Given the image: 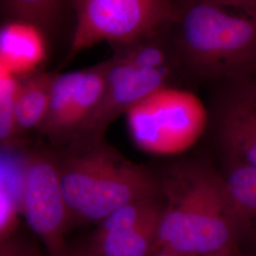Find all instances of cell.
<instances>
[{
  "label": "cell",
  "instance_id": "cell-1",
  "mask_svg": "<svg viewBox=\"0 0 256 256\" xmlns=\"http://www.w3.org/2000/svg\"><path fill=\"white\" fill-rule=\"evenodd\" d=\"M162 192L156 250L206 256L236 245L238 230L223 178L200 167L178 168L162 183Z\"/></svg>",
  "mask_w": 256,
  "mask_h": 256
},
{
  "label": "cell",
  "instance_id": "cell-2",
  "mask_svg": "<svg viewBox=\"0 0 256 256\" xmlns=\"http://www.w3.org/2000/svg\"><path fill=\"white\" fill-rule=\"evenodd\" d=\"M173 28L178 64L204 78L256 72V8L184 0Z\"/></svg>",
  "mask_w": 256,
  "mask_h": 256
},
{
  "label": "cell",
  "instance_id": "cell-3",
  "mask_svg": "<svg viewBox=\"0 0 256 256\" xmlns=\"http://www.w3.org/2000/svg\"><path fill=\"white\" fill-rule=\"evenodd\" d=\"M100 142H86L58 160L72 222L99 224L120 206L162 192L151 171Z\"/></svg>",
  "mask_w": 256,
  "mask_h": 256
},
{
  "label": "cell",
  "instance_id": "cell-4",
  "mask_svg": "<svg viewBox=\"0 0 256 256\" xmlns=\"http://www.w3.org/2000/svg\"><path fill=\"white\" fill-rule=\"evenodd\" d=\"M76 24L64 63L101 42L124 46L174 27V0H72Z\"/></svg>",
  "mask_w": 256,
  "mask_h": 256
},
{
  "label": "cell",
  "instance_id": "cell-5",
  "mask_svg": "<svg viewBox=\"0 0 256 256\" xmlns=\"http://www.w3.org/2000/svg\"><path fill=\"white\" fill-rule=\"evenodd\" d=\"M126 124L133 142L155 155L180 154L202 137L208 112L191 92L165 86L128 110Z\"/></svg>",
  "mask_w": 256,
  "mask_h": 256
},
{
  "label": "cell",
  "instance_id": "cell-6",
  "mask_svg": "<svg viewBox=\"0 0 256 256\" xmlns=\"http://www.w3.org/2000/svg\"><path fill=\"white\" fill-rule=\"evenodd\" d=\"M21 214L50 256H66L64 236L72 224L64 200L58 160L34 153L24 162Z\"/></svg>",
  "mask_w": 256,
  "mask_h": 256
},
{
  "label": "cell",
  "instance_id": "cell-7",
  "mask_svg": "<svg viewBox=\"0 0 256 256\" xmlns=\"http://www.w3.org/2000/svg\"><path fill=\"white\" fill-rule=\"evenodd\" d=\"M102 98L72 140L78 144L101 140L110 124L128 110L156 90L169 86L174 68L166 66L156 70H138L115 54Z\"/></svg>",
  "mask_w": 256,
  "mask_h": 256
},
{
  "label": "cell",
  "instance_id": "cell-8",
  "mask_svg": "<svg viewBox=\"0 0 256 256\" xmlns=\"http://www.w3.org/2000/svg\"><path fill=\"white\" fill-rule=\"evenodd\" d=\"M232 80L220 106L221 136L236 164L256 168V72Z\"/></svg>",
  "mask_w": 256,
  "mask_h": 256
},
{
  "label": "cell",
  "instance_id": "cell-9",
  "mask_svg": "<svg viewBox=\"0 0 256 256\" xmlns=\"http://www.w3.org/2000/svg\"><path fill=\"white\" fill-rule=\"evenodd\" d=\"M162 212L135 227L94 234L88 248L100 256H151L156 250Z\"/></svg>",
  "mask_w": 256,
  "mask_h": 256
},
{
  "label": "cell",
  "instance_id": "cell-10",
  "mask_svg": "<svg viewBox=\"0 0 256 256\" xmlns=\"http://www.w3.org/2000/svg\"><path fill=\"white\" fill-rule=\"evenodd\" d=\"M110 64V58L82 70V77L75 90L70 110L64 119L62 138H72L99 104L106 90Z\"/></svg>",
  "mask_w": 256,
  "mask_h": 256
},
{
  "label": "cell",
  "instance_id": "cell-11",
  "mask_svg": "<svg viewBox=\"0 0 256 256\" xmlns=\"http://www.w3.org/2000/svg\"><path fill=\"white\" fill-rule=\"evenodd\" d=\"M56 74L43 70L34 72L20 80L16 102L18 131L40 128L42 126L48 110Z\"/></svg>",
  "mask_w": 256,
  "mask_h": 256
},
{
  "label": "cell",
  "instance_id": "cell-12",
  "mask_svg": "<svg viewBox=\"0 0 256 256\" xmlns=\"http://www.w3.org/2000/svg\"><path fill=\"white\" fill-rule=\"evenodd\" d=\"M223 180L229 194L238 238L241 234L256 238V168L234 164Z\"/></svg>",
  "mask_w": 256,
  "mask_h": 256
},
{
  "label": "cell",
  "instance_id": "cell-13",
  "mask_svg": "<svg viewBox=\"0 0 256 256\" xmlns=\"http://www.w3.org/2000/svg\"><path fill=\"white\" fill-rule=\"evenodd\" d=\"M82 70L57 74L52 88L50 106L40 130L52 138H62L64 119L70 110L74 92L82 77Z\"/></svg>",
  "mask_w": 256,
  "mask_h": 256
},
{
  "label": "cell",
  "instance_id": "cell-14",
  "mask_svg": "<svg viewBox=\"0 0 256 256\" xmlns=\"http://www.w3.org/2000/svg\"><path fill=\"white\" fill-rule=\"evenodd\" d=\"M64 0H3L12 18L38 30H50L61 16Z\"/></svg>",
  "mask_w": 256,
  "mask_h": 256
},
{
  "label": "cell",
  "instance_id": "cell-15",
  "mask_svg": "<svg viewBox=\"0 0 256 256\" xmlns=\"http://www.w3.org/2000/svg\"><path fill=\"white\" fill-rule=\"evenodd\" d=\"M164 202L160 198H149L129 202L112 212L98 224L95 234H104L135 227L160 214Z\"/></svg>",
  "mask_w": 256,
  "mask_h": 256
},
{
  "label": "cell",
  "instance_id": "cell-16",
  "mask_svg": "<svg viewBox=\"0 0 256 256\" xmlns=\"http://www.w3.org/2000/svg\"><path fill=\"white\" fill-rule=\"evenodd\" d=\"M0 74V138L2 144H6L12 142L18 132L16 102L20 80L4 68H1Z\"/></svg>",
  "mask_w": 256,
  "mask_h": 256
},
{
  "label": "cell",
  "instance_id": "cell-17",
  "mask_svg": "<svg viewBox=\"0 0 256 256\" xmlns=\"http://www.w3.org/2000/svg\"><path fill=\"white\" fill-rule=\"evenodd\" d=\"M0 256H43L39 248L26 240L14 236L1 243Z\"/></svg>",
  "mask_w": 256,
  "mask_h": 256
},
{
  "label": "cell",
  "instance_id": "cell-18",
  "mask_svg": "<svg viewBox=\"0 0 256 256\" xmlns=\"http://www.w3.org/2000/svg\"><path fill=\"white\" fill-rule=\"evenodd\" d=\"M210 2L223 4V5H234L240 7L256 8V0H207Z\"/></svg>",
  "mask_w": 256,
  "mask_h": 256
},
{
  "label": "cell",
  "instance_id": "cell-19",
  "mask_svg": "<svg viewBox=\"0 0 256 256\" xmlns=\"http://www.w3.org/2000/svg\"><path fill=\"white\" fill-rule=\"evenodd\" d=\"M66 256H100L93 252L88 248L86 250H70Z\"/></svg>",
  "mask_w": 256,
  "mask_h": 256
},
{
  "label": "cell",
  "instance_id": "cell-20",
  "mask_svg": "<svg viewBox=\"0 0 256 256\" xmlns=\"http://www.w3.org/2000/svg\"><path fill=\"white\" fill-rule=\"evenodd\" d=\"M151 256H187L184 254H180L178 252H174L173 250H169L166 248H158L153 252Z\"/></svg>",
  "mask_w": 256,
  "mask_h": 256
},
{
  "label": "cell",
  "instance_id": "cell-21",
  "mask_svg": "<svg viewBox=\"0 0 256 256\" xmlns=\"http://www.w3.org/2000/svg\"><path fill=\"white\" fill-rule=\"evenodd\" d=\"M234 246L225 248L220 250L218 252H216L214 254H210L206 256H234Z\"/></svg>",
  "mask_w": 256,
  "mask_h": 256
}]
</instances>
